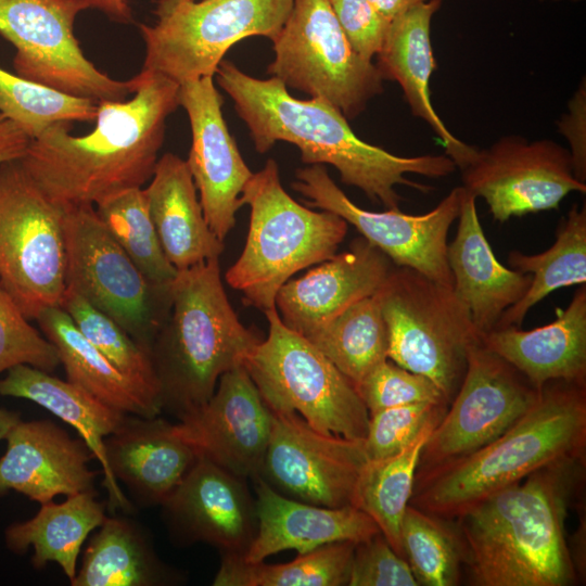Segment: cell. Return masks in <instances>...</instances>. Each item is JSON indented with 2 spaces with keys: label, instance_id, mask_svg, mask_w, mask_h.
Wrapping results in <instances>:
<instances>
[{
  "label": "cell",
  "instance_id": "1",
  "mask_svg": "<svg viewBox=\"0 0 586 586\" xmlns=\"http://www.w3.org/2000/svg\"><path fill=\"white\" fill-rule=\"evenodd\" d=\"M133 80L131 99L99 102L90 133L75 137L58 123L31 139L20 162L50 199L94 206L151 179L180 85L146 69Z\"/></svg>",
  "mask_w": 586,
  "mask_h": 586
},
{
  "label": "cell",
  "instance_id": "2",
  "mask_svg": "<svg viewBox=\"0 0 586 586\" xmlns=\"http://www.w3.org/2000/svg\"><path fill=\"white\" fill-rule=\"evenodd\" d=\"M215 76L233 101L258 153L279 141L292 143L303 163L332 165L343 183L358 188L387 209H399L402 198L395 186L424 193L433 189L407 179L406 174L443 178L457 168L446 154L398 156L362 141L332 104L318 98L296 99L276 77H252L228 60L219 63Z\"/></svg>",
  "mask_w": 586,
  "mask_h": 586
},
{
  "label": "cell",
  "instance_id": "3",
  "mask_svg": "<svg viewBox=\"0 0 586 586\" xmlns=\"http://www.w3.org/2000/svg\"><path fill=\"white\" fill-rule=\"evenodd\" d=\"M584 469L585 456L543 467L457 518L472 585L575 583L565 519Z\"/></svg>",
  "mask_w": 586,
  "mask_h": 586
},
{
  "label": "cell",
  "instance_id": "4",
  "mask_svg": "<svg viewBox=\"0 0 586 586\" xmlns=\"http://www.w3.org/2000/svg\"><path fill=\"white\" fill-rule=\"evenodd\" d=\"M586 384L551 380L534 405L483 447L417 472L410 504L445 520L543 467L585 456Z\"/></svg>",
  "mask_w": 586,
  "mask_h": 586
},
{
  "label": "cell",
  "instance_id": "5",
  "mask_svg": "<svg viewBox=\"0 0 586 586\" xmlns=\"http://www.w3.org/2000/svg\"><path fill=\"white\" fill-rule=\"evenodd\" d=\"M260 341L230 305L219 258L178 270L168 315L150 352L163 410L181 419L199 409L219 378L243 366Z\"/></svg>",
  "mask_w": 586,
  "mask_h": 586
},
{
  "label": "cell",
  "instance_id": "6",
  "mask_svg": "<svg viewBox=\"0 0 586 586\" xmlns=\"http://www.w3.org/2000/svg\"><path fill=\"white\" fill-rule=\"evenodd\" d=\"M241 203L251 209L247 238L225 278L242 293L245 305L265 313L276 308L278 291L292 276L336 254L348 224L332 212H315L293 200L272 158L253 173Z\"/></svg>",
  "mask_w": 586,
  "mask_h": 586
},
{
  "label": "cell",
  "instance_id": "7",
  "mask_svg": "<svg viewBox=\"0 0 586 586\" xmlns=\"http://www.w3.org/2000/svg\"><path fill=\"white\" fill-rule=\"evenodd\" d=\"M377 294L388 332L387 358L430 379L449 405L470 347L482 341L468 308L453 288L408 267L394 266Z\"/></svg>",
  "mask_w": 586,
  "mask_h": 586
},
{
  "label": "cell",
  "instance_id": "8",
  "mask_svg": "<svg viewBox=\"0 0 586 586\" xmlns=\"http://www.w3.org/2000/svg\"><path fill=\"white\" fill-rule=\"evenodd\" d=\"M264 314L268 335L243 366L268 408L296 412L322 433L362 441L369 412L355 384L307 339L289 329L276 308Z\"/></svg>",
  "mask_w": 586,
  "mask_h": 586
},
{
  "label": "cell",
  "instance_id": "9",
  "mask_svg": "<svg viewBox=\"0 0 586 586\" xmlns=\"http://www.w3.org/2000/svg\"><path fill=\"white\" fill-rule=\"evenodd\" d=\"M293 1L155 0V23L139 25L145 47L142 69L179 85L214 77L235 42L252 36L273 41Z\"/></svg>",
  "mask_w": 586,
  "mask_h": 586
},
{
  "label": "cell",
  "instance_id": "10",
  "mask_svg": "<svg viewBox=\"0 0 586 586\" xmlns=\"http://www.w3.org/2000/svg\"><path fill=\"white\" fill-rule=\"evenodd\" d=\"M64 212L20 160L0 165V286L29 320L63 300Z\"/></svg>",
  "mask_w": 586,
  "mask_h": 586
},
{
  "label": "cell",
  "instance_id": "11",
  "mask_svg": "<svg viewBox=\"0 0 586 586\" xmlns=\"http://www.w3.org/2000/svg\"><path fill=\"white\" fill-rule=\"evenodd\" d=\"M65 285L149 353L170 307V283L144 277L90 204H65Z\"/></svg>",
  "mask_w": 586,
  "mask_h": 586
},
{
  "label": "cell",
  "instance_id": "12",
  "mask_svg": "<svg viewBox=\"0 0 586 586\" xmlns=\"http://www.w3.org/2000/svg\"><path fill=\"white\" fill-rule=\"evenodd\" d=\"M272 42L268 73L286 88L327 101L346 119L357 117L383 92L379 68L351 47L329 0H294Z\"/></svg>",
  "mask_w": 586,
  "mask_h": 586
},
{
  "label": "cell",
  "instance_id": "13",
  "mask_svg": "<svg viewBox=\"0 0 586 586\" xmlns=\"http://www.w3.org/2000/svg\"><path fill=\"white\" fill-rule=\"evenodd\" d=\"M81 0H0V35L16 49L13 66L27 80L95 102L126 100L133 77L116 80L86 58L74 33Z\"/></svg>",
  "mask_w": 586,
  "mask_h": 586
},
{
  "label": "cell",
  "instance_id": "14",
  "mask_svg": "<svg viewBox=\"0 0 586 586\" xmlns=\"http://www.w3.org/2000/svg\"><path fill=\"white\" fill-rule=\"evenodd\" d=\"M539 390L482 341L472 345L462 382L425 442L417 472L491 443L534 405Z\"/></svg>",
  "mask_w": 586,
  "mask_h": 586
},
{
  "label": "cell",
  "instance_id": "15",
  "mask_svg": "<svg viewBox=\"0 0 586 586\" xmlns=\"http://www.w3.org/2000/svg\"><path fill=\"white\" fill-rule=\"evenodd\" d=\"M306 198L307 206L332 212L353 225L367 241L395 266L415 269L453 288L447 263V235L458 218L463 188H454L433 209L421 215L400 209L371 212L353 203L322 165L297 169L292 183Z\"/></svg>",
  "mask_w": 586,
  "mask_h": 586
},
{
  "label": "cell",
  "instance_id": "16",
  "mask_svg": "<svg viewBox=\"0 0 586 586\" xmlns=\"http://www.w3.org/2000/svg\"><path fill=\"white\" fill-rule=\"evenodd\" d=\"M461 174V187L484 199L499 222L557 208L571 192H586V182L575 176L570 151L549 139L501 137L477 150Z\"/></svg>",
  "mask_w": 586,
  "mask_h": 586
},
{
  "label": "cell",
  "instance_id": "17",
  "mask_svg": "<svg viewBox=\"0 0 586 586\" xmlns=\"http://www.w3.org/2000/svg\"><path fill=\"white\" fill-rule=\"evenodd\" d=\"M272 412L259 476L290 498L317 506H353L368 460L362 441L322 433L296 412Z\"/></svg>",
  "mask_w": 586,
  "mask_h": 586
},
{
  "label": "cell",
  "instance_id": "18",
  "mask_svg": "<svg viewBox=\"0 0 586 586\" xmlns=\"http://www.w3.org/2000/svg\"><path fill=\"white\" fill-rule=\"evenodd\" d=\"M272 412L244 366L225 372L211 398L171 424L198 458L242 477L260 474Z\"/></svg>",
  "mask_w": 586,
  "mask_h": 586
},
{
  "label": "cell",
  "instance_id": "19",
  "mask_svg": "<svg viewBox=\"0 0 586 586\" xmlns=\"http://www.w3.org/2000/svg\"><path fill=\"white\" fill-rule=\"evenodd\" d=\"M179 106L186 111L192 133L187 165L204 217L224 241L235 225L241 195L253 173L241 156L222 115V98L214 77L189 80L179 86Z\"/></svg>",
  "mask_w": 586,
  "mask_h": 586
},
{
  "label": "cell",
  "instance_id": "20",
  "mask_svg": "<svg viewBox=\"0 0 586 586\" xmlns=\"http://www.w3.org/2000/svg\"><path fill=\"white\" fill-rule=\"evenodd\" d=\"M180 544L206 543L224 553L244 555L257 530L255 499L245 479L198 458L162 505Z\"/></svg>",
  "mask_w": 586,
  "mask_h": 586
},
{
  "label": "cell",
  "instance_id": "21",
  "mask_svg": "<svg viewBox=\"0 0 586 586\" xmlns=\"http://www.w3.org/2000/svg\"><path fill=\"white\" fill-rule=\"evenodd\" d=\"M394 266L383 252L358 237L348 250L286 281L276 296V309L289 329L306 336L349 305L374 295Z\"/></svg>",
  "mask_w": 586,
  "mask_h": 586
},
{
  "label": "cell",
  "instance_id": "22",
  "mask_svg": "<svg viewBox=\"0 0 586 586\" xmlns=\"http://www.w3.org/2000/svg\"><path fill=\"white\" fill-rule=\"evenodd\" d=\"M0 458V496L17 492L41 504L55 496L94 492V458L86 444L73 440L49 420H20L8 433Z\"/></svg>",
  "mask_w": 586,
  "mask_h": 586
},
{
  "label": "cell",
  "instance_id": "23",
  "mask_svg": "<svg viewBox=\"0 0 586 586\" xmlns=\"http://www.w3.org/2000/svg\"><path fill=\"white\" fill-rule=\"evenodd\" d=\"M255 480L256 534L242 556L246 562L295 550L306 553L335 542L360 543L380 533L375 522L354 506L330 508L282 495L259 475Z\"/></svg>",
  "mask_w": 586,
  "mask_h": 586
},
{
  "label": "cell",
  "instance_id": "24",
  "mask_svg": "<svg viewBox=\"0 0 586 586\" xmlns=\"http://www.w3.org/2000/svg\"><path fill=\"white\" fill-rule=\"evenodd\" d=\"M457 219L456 237L447 245L453 290L483 336L525 295L532 275L509 269L497 260L480 222L476 198L464 189Z\"/></svg>",
  "mask_w": 586,
  "mask_h": 586
},
{
  "label": "cell",
  "instance_id": "25",
  "mask_svg": "<svg viewBox=\"0 0 586 586\" xmlns=\"http://www.w3.org/2000/svg\"><path fill=\"white\" fill-rule=\"evenodd\" d=\"M105 457L113 476L141 506H162L198 460L171 423L133 415L105 438Z\"/></svg>",
  "mask_w": 586,
  "mask_h": 586
},
{
  "label": "cell",
  "instance_id": "26",
  "mask_svg": "<svg viewBox=\"0 0 586 586\" xmlns=\"http://www.w3.org/2000/svg\"><path fill=\"white\" fill-rule=\"evenodd\" d=\"M442 0L421 1L395 17L377 55L383 79L396 81L411 113L429 125L443 142L457 168L463 169L475 157V146L454 136L434 110L430 97V77L436 67L431 44V22Z\"/></svg>",
  "mask_w": 586,
  "mask_h": 586
},
{
  "label": "cell",
  "instance_id": "27",
  "mask_svg": "<svg viewBox=\"0 0 586 586\" xmlns=\"http://www.w3.org/2000/svg\"><path fill=\"white\" fill-rule=\"evenodd\" d=\"M483 344L517 368L536 388L551 380L586 384V285L548 324L525 331L498 327Z\"/></svg>",
  "mask_w": 586,
  "mask_h": 586
},
{
  "label": "cell",
  "instance_id": "28",
  "mask_svg": "<svg viewBox=\"0 0 586 586\" xmlns=\"http://www.w3.org/2000/svg\"><path fill=\"white\" fill-rule=\"evenodd\" d=\"M0 395L28 399L73 426L100 462L109 507L114 511L132 509L130 500L110 471L105 438L124 422L127 413L100 402L77 385L28 365L9 369L0 379Z\"/></svg>",
  "mask_w": 586,
  "mask_h": 586
},
{
  "label": "cell",
  "instance_id": "29",
  "mask_svg": "<svg viewBox=\"0 0 586 586\" xmlns=\"http://www.w3.org/2000/svg\"><path fill=\"white\" fill-rule=\"evenodd\" d=\"M143 191L162 249L177 270L219 258L224 241L211 230L204 217L184 160L165 153L157 160Z\"/></svg>",
  "mask_w": 586,
  "mask_h": 586
},
{
  "label": "cell",
  "instance_id": "30",
  "mask_svg": "<svg viewBox=\"0 0 586 586\" xmlns=\"http://www.w3.org/2000/svg\"><path fill=\"white\" fill-rule=\"evenodd\" d=\"M36 321L55 346L68 382L124 413L144 418L161 415V403L115 368L61 306L44 309Z\"/></svg>",
  "mask_w": 586,
  "mask_h": 586
},
{
  "label": "cell",
  "instance_id": "31",
  "mask_svg": "<svg viewBox=\"0 0 586 586\" xmlns=\"http://www.w3.org/2000/svg\"><path fill=\"white\" fill-rule=\"evenodd\" d=\"M105 518V505L95 499L94 492L79 493L60 504H41L33 518L7 527L4 542L18 555L31 547V563L36 569L55 562L71 583L77 573L82 544Z\"/></svg>",
  "mask_w": 586,
  "mask_h": 586
},
{
  "label": "cell",
  "instance_id": "32",
  "mask_svg": "<svg viewBox=\"0 0 586 586\" xmlns=\"http://www.w3.org/2000/svg\"><path fill=\"white\" fill-rule=\"evenodd\" d=\"M180 581L133 520L106 517L90 538L72 586H160Z\"/></svg>",
  "mask_w": 586,
  "mask_h": 586
},
{
  "label": "cell",
  "instance_id": "33",
  "mask_svg": "<svg viewBox=\"0 0 586 586\" xmlns=\"http://www.w3.org/2000/svg\"><path fill=\"white\" fill-rule=\"evenodd\" d=\"M511 269L532 275L525 295L501 316L498 327L521 326L528 310L553 291L586 283V207L574 204L557 229L553 244L527 255L511 251Z\"/></svg>",
  "mask_w": 586,
  "mask_h": 586
},
{
  "label": "cell",
  "instance_id": "34",
  "mask_svg": "<svg viewBox=\"0 0 586 586\" xmlns=\"http://www.w3.org/2000/svg\"><path fill=\"white\" fill-rule=\"evenodd\" d=\"M437 423L426 425L399 453L368 459L356 485L353 506L375 522L391 547L403 558L402 520L410 504L421 450Z\"/></svg>",
  "mask_w": 586,
  "mask_h": 586
},
{
  "label": "cell",
  "instance_id": "35",
  "mask_svg": "<svg viewBox=\"0 0 586 586\" xmlns=\"http://www.w3.org/2000/svg\"><path fill=\"white\" fill-rule=\"evenodd\" d=\"M304 337L355 386L387 359L388 332L377 293L349 305Z\"/></svg>",
  "mask_w": 586,
  "mask_h": 586
},
{
  "label": "cell",
  "instance_id": "36",
  "mask_svg": "<svg viewBox=\"0 0 586 586\" xmlns=\"http://www.w3.org/2000/svg\"><path fill=\"white\" fill-rule=\"evenodd\" d=\"M354 542H335L285 563L246 562L242 555L224 553L215 586H343L347 585Z\"/></svg>",
  "mask_w": 586,
  "mask_h": 586
},
{
  "label": "cell",
  "instance_id": "37",
  "mask_svg": "<svg viewBox=\"0 0 586 586\" xmlns=\"http://www.w3.org/2000/svg\"><path fill=\"white\" fill-rule=\"evenodd\" d=\"M107 231L146 279L169 284L178 270L167 259L142 188L113 194L94 205Z\"/></svg>",
  "mask_w": 586,
  "mask_h": 586
},
{
  "label": "cell",
  "instance_id": "38",
  "mask_svg": "<svg viewBox=\"0 0 586 586\" xmlns=\"http://www.w3.org/2000/svg\"><path fill=\"white\" fill-rule=\"evenodd\" d=\"M405 560L419 585L455 586L466 561L463 542L445 519L408 505L400 525Z\"/></svg>",
  "mask_w": 586,
  "mask_h": 586
},
{
  "label": "cell",
  "instance_id": "39",
  "mask_svg": "<svg viewBox=\"0 0 586 586\" xmlns=\"http://www.w3.org/2000/svg\"><path fill=\"white\" fill-rule=\"evenodd\" d=\"M98 104L27 80L0 67V114L30 139L58 123L95 120Z\"/></svg>",
  "mask_w": 586,
  "mask_h": 586
},
{
  "label": "cell",
  "instance_id": "40",
  "mask_svg": "<svg viewBox=\"0 0 586 586\" xmlns=\"http://www.w3.org/2000/svg\"><path fill=\"white\" fill-rule=\"evenodd\" d=\"M61 307L115 368L162 405L157 377L145 348L116 321L72 290L65 289Z\"/></svg>",
  "mask_w": 586,
  "mask_h": 586
},
{
  "label": "cell",
  "instance_id": "41",
  "mask_svg": "<svg viewBox=\"0 0 586 586\" xmlns=\"http://www.w3.org/2000/svg\"><path fill=\"white\" fill-rule=\"evenodd\" d=\"M29 321L0 286V374L18 365L51 373L61 365L55 346Z\"/></svg>",
  "mask_w": 586,
  "mask_h": 586
},
{
  "label": "cell",
  "instance_id": "42",
  "mask_svg": "<svg viewBox=\"0 0 586 586\" xmlns=\"http://www.w3.org/2000/svg\"><path fill=\"white\" fill-rule=\"evenodd\" d=\"M448 405L415 403L369 413L362 440L368 459H380L399 453L429 424L438 422Z\"/></svg>",
  "mask_w": 586,
  "mask_h": 586
},
{
  "label": "cell",
  "instance_id": "43",
  "mask_svg": "<svg viewBox=\"0 0 586 586\" xmlns=\"http://www.w3.org/2000/svg\"><path fill=\"white\" fill-rule=\"evenodd\" d=\"M356 388L369 413L415 403L448 405L430 379L388 358L372 369Z\"/></svg>",
  "mask_w": 586,
  "mask_h": 586
},
{
  "label": "cell",
  "instance_id": "44",
  "mask_svg": "<svg viewBox=\"0 0 586 586\" xmlns=\"http://www.w3.org/2000/svg\"><path fill=\"white\" fill-rule=\"evenodd\" d=\"M348 586H420L408 562L380 533L357 543Z\"/></svg>",
  "mask_w": 586,
  "mask_h": 586
},
{
  "label": "cell",
  "instance_id": "45",
  "mask_svg": "<svg viewBox=\"0 0 586 586\" xmlns=\"http://www.w3.org/2000/svg\"><path fill=\"white\" fill-rule=\"evenodd\" d=\"M333 13L354 51L367 61L380 52L391 22L369 0H329Z\"/></svg>",
  "mask_w": 586,
  "mask_h": 586
},
{
  "label": "cell",
  "instance_id": "46",
  "mask_svg": "<svg viewBox=\"0 0 586 586\" xmlns=\"http://www.w3.org/2000/svg\"><path fill=\"white\" fill-rule=\"evenodd\" d=\"M559 129L570 143L575 176L586 181V89L585 81L569 103V112L559 122Z\"/></svg>",
  "mask_w": 586,
  "mask_h": 586
},
{
  "label": "cell",
  "instance_id": "47",
  "mask_svg": "<svg viewBox=\"0 0 586 586\" xmlns=\"http://www.w3.org/2000/svg\"><path fill=\"white\" fill-rule=\"evenodd\" d=\"M31 139L12 120L0 116V165L21 160Z\"/></svg>",
  "mask_w": 586,
  "mask_h": 586
},
{
  "label": "cell",
  "instance_id": "48",
  "mask_svg": "<svg viewBox=\"0 0 586 586\" xmlns=\"http://www.w3.org/2000/svg\"><path fill=\"white\" fill-rule=\"evenodd\" d=\"M88 8H94L101 10L110 18L120 22L129 23L132 21V12L129 5V0H81Z\"/></svg>",
  "mask_w": 586,
  "mask_h": 586
},
{
  "label": "cell",
  "instance_id": "49",
  "mask_svg": "<svg viewBox=\"0 0 586 586\" xmlns=\"http://www.w3.org/2000/svg\"><path fill=\"white\" fill-rule=\"evenodd\" d=\"M379 13L392 22L410 7L425 0H369Z\"/></svg>",
  "mask_w": 586,
  "mask_h": 586
},
{
  "label": "cell",
  "instance_id": "50",
  "mask_svg": "<svg viewBox=\"0 0 586 586\" xmlns=\"http://www.w3.org/2000/svg\"><path fill=\"white\" fill-rule=\"evenodd\" d=\"M20 420L17 412L0 407V441L5 440L8 433Z\"/></svg>",
  "mask_w": 586,
  "mask_h": 586
},
{
  "label": "cell",
  "instance_id": "51",
  "mask_svg": "<svg viewBox=\"0 0 586 586\" xmlns=\"http://www.w3.org/2000/svg\"><path fill=\"white\" fill-rule=\"evenodd\" d=\"M556 1H561V0H556ZM574 1H579V0H574Z\"/></svg>",
  "mask_w": 586,
  "mask_h": 586
},
{
  "label": "cell",
  "instance_id": "52",
  "mask_svg": "<svg viewBox=\"0 0 586 586\" xmlns=\"http://www.w3.org/2000/svg\"><path fill=\"white\" fill-rule=\"evenodd\" d=\"M0 116H2V115L0 114Z\"/></svg>",
  "mask_w": 586,
  "mask_h": 586
}]
</instances>
